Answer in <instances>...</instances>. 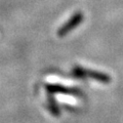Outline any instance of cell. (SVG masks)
Wrapping results in <instances>:
<instances>
[{"mask_svg":"<svg viewBox=\"0 0 123 123\" xmlns=\"http://www.w3.org/2000/svg\"><path fill=\"white\" fill-rule=\"evenodd\" d=\"M82 21H83V13L78 12V13L74 14L66 24L64 26H62L59 29V31H57V36H60V37L66 36L69 32H71L73 29H75Z\"/></svg>","mask_w":123,"mask_h":123,"instance_id":"1","label":"cell"},{"mask_svg":"<svg viewBox=\"0 0 123 123\" xmlns=\"http://www.w3.org/2000/svg\"><path fill=\"white\" fill-rule=\"evenodd\" d=\"M47 90L51 93H64V94H79L80 91L76 88H68L62 85H47Z\"/></svg>","mask_w":123,"mask_h":123,"instance_id":"2","label":"cell"},{"mask_svg":"<svg viewBox=\"0 0 123 123\" xmlns=\"http://www.w3.org/2000/svg\"><path fill=\"white\" fill-rule=\"evenodd\" d=\"M86 76L90 77V78L98 80V81L102 83H109L110 82V76L105 74V73H101L98 71H91V70H86Z\"/></svg>","mask_w":123,"mask_h":123,"instance_id":"3","label":"cell"},{"mask_svg":"<svg viewBox=\"0 0 123 123\" xmlns=\"http://www.w3.org/2000/svg\"><path fill=\"white\" fill-rule=\"evenodd\" d=\"M73 75L77 78H85L86 76V70L81 67H75L73 69Z\"/></svg>","mask_w":123,"mask_h":123,"instance_id":"4","label":"cell"},{"mask_svg":"<svg viewBox=\"0 0 123 123\" xmlns=\"http://www.w3.org/2000/svg\"><path fill=\"white\" fill-rule=\"evenodd\" d=\"M49 110L51 111V113L55 115V116H59V114H60V111L59 109H57V107L55 106V103H50L49 104Z\"/></svg>","mask_w":123,"mask_h":123,"instance_id":"5","label":"cell"}]
</instances>
